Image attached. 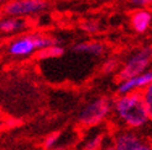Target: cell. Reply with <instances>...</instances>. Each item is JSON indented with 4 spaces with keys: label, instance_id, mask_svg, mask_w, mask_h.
<instances>
[{
    "label": "cell",
    "instance_id": "1",
    "mask_svg": "<svg viewBox=\"0 0 152 150\" xmlns=\"http://www.w3.org/2000/svg\"><path fill=\"white\" fill-rule=\"evenodd\" d=\"M113 112L118 121L127 129H139L150 122L141 92L119 95L113 100Z\"/></svg>",
    "mask_w": 152,
    "mask_h": 150
},
{
    "label": "cell",
    "instance_id": "2",
    "mask_svg": "<svg viewBox=\"0 0 152 150\" xmlns=\"http://www.w3.org/2000/svg\"><path fill=\"white\" fill-rule=\"evenodd\" d=\"M58 40L41 33L24 35L14 40L9 46V53L15 57H27L35 52L58 44Z\"/></svg>",
    "mask_w": 152,
    "mask_h": 150
},
{
    "label": "cell",
    "instance_id": "3",
    "mask_svg": "<svg viewBox=\"0 0 152 150\" xmlns=\"http://www.w3.org/2000/svg\"><path fill=\"white\" fill-rule=\"evenodd\" d=\"M113 112V100L98 97L89 102L78 115V123L84 128H93L103 123Z\"/></svg>",
    "mask_w": 152,
    "mask_h": 150
},
{
    "label": "cell",
    "instance_id": "4",
    "mask_svg": "<svg viewBox=\"0 0 152 150\" xmlns=\"http://www.w3.org/2000/svg\"><path fill=\"white\" fill-rule=\"evenodd\" d=\"M152 62V47H145L136 52L127 59L125 65L119 71V79L126 80L145 73Z\"/></svg>",
    "mask_w": 152,
    "mask_h": 150
},
{
    "label": "cell",
    "instance_id": "5",
    "mask_svg": "<svg viewBox=\"0 0 152 150\" xmlns=\"http://www.w3.org/2000/svg\"><path fill=\"white\" fill-rule=\"evenodd\" d=\"M48 7L46 0H12L4 7V14L10 17H20L41 12Z\"/></svg>",
    "mask_w": 152,
    "mask_h": 150
},
{
    "label": "cell",
    "instance_id": "6",
    "mask_svg": "<svg viewBox=\"0 0 152 150\" xmlns=\"http://www.w3.org/2000/svg\"><path fill=\"white\" fill-rule=\"evenodd\" d=\"M152 82V70H146L137 76L121 80L118 85V94L126 95L131 92H141Z\"/></svg>",
    "mask_w": 152,
    "mask_h": 150
},
{
    "label": "cell",
    "instance_id": "7",
    "mask_svg": "<svg viewBox=\"0 0 152 150\" xmlns=\"http://www.w3.org/2000/svg\"><path fill=\"white\" fill-rule=\"evenodd\" d=\"M152 24V14L147 10L136 11L131 17V25L137 33L146 32Z\"/></svg>",
    "mask_w": 152,
    "mask_h": 150
},
{
    "label": "cell",
    "instance_id": "8",
    "mask_svg": "<svg viewBox=\"0 0 152 150\" xmlns=\"http://www.w3.org/2000/svg\"><path fill=\"white\" fill-rule=\"evenodd\" d=\"M73 50L77 53H84V54H92V56H102L105 52L104 44L99 42H82L77 43L73 47Z\"/></svg>",
    "mask_w": 152,
    "mask_h": 150
},
{
    "label": "cell",
    "instance_id": "9",
    "mask_svg": "<svg viewBox=\"0 0 152 150\" xmlns=\"http://www.w3.org/2000/svg\"><path fill=\"white\" fill-rule=\"evenodd\" d=\"M26 26L25 20L20 17H6L0 20V31L5 33H15L22 31Z\"/></svg>",
    "mask_w": 152,
    "mask_h": 150
},
{
    "label": "cell",
    "instance_id": "10",
    "mask_svg": "<svg viewBox=\"0 0 152 150\" xmlns=\"http://www.w3.org/2000/svg\"><path fill=\"white\" fill-rule=\"evenodd\" d=\"M104 133H96L93 137L88 138L82 146V150H102L104 144Z\"/></svg>",
    "mask_w": 152,
    "mask_h": 150
},
{
    "label": "cell",
    "instance_id": "11",
    "mask_svg": "<svg viewBox=\"0 0 152 150\" xmlns=\"http://www.w3.org/2000/svg\"><path fill=\"white\" fill-rule=\"evenodd\" d=\"M64 53V49L63 47L58 46H52V47H48V48H45L42 50H39L37 53V57L40 59H48V58H55V57H61Z\"/></svg>",
    "mask_w": 152,
    "mask_h": 150
},
{
    "label": "cell",
    "instance_id": "12",
    "mask_svg": "<svg viewBox=\"0 0 152 150\" xmlns=\"http://www.w3.org/2000/svg\"><path fill=\"white\" fill-rule=\"evenodd\" d=\"M141 95H142L143 102H145V106H146V110H147L150 121H152V82L145 90H142Z\"/></svg>",
    "mask_w": 152,
    "mask_h": 150
},
{
    "label": "cell",
    "instance_id": "13",
    "mask_svg": "<svg viewBox=\"0 0 152 150\" xmlns=\"http://www.w3.org/2000/svg\"><path fill=\"white\" fill-rule=\"evenodd\" d=\"M59 138H61V132H53L51 134L45 138L43 140V149L45 150H53L56 146H57V143L59 141Z\"/></svg>",
    "mask_w": 152,
    "mask_h": 150
},
{
    "label": "cell",
    "instance_id": "14",
    "mask_svg": "<svg viewBox=\"0 0 152 150\" xmlns=\"http://www.w3.org/2000/svg\"><path fill=\"white\" fill-rule=\"evenodd\" d=\"M82 28H83V31L87 32V33H95V32L99 31V22L95 21V20L86 21L82 24Z\"/></svg>",
    "mask_w": 152,
    "mask_h": 150
},
{
    "label": "cell",
    "instance_id": "15",
    "mask_svg": "<svg viewBox=\"0 0 152 150\" xmlns=\"http://www.w3.org/2000/svg\"><path fill=\"white\" fill-rule=\"evenodd\" d=\"M118 68H119V61L116 58H111V59H108V61L103 64V73L110 74L113 71H115Z\"/></svg>",
    "mask_w": 152,
    "mask_h": 150
},
{
    "label": "cell",
    "instance_id": "16",
    "mask_svg": "<svg viewBox=\"0 0 152 150\" xmlns=\"http://www.w3.org/2000/svg\"><path fill=\"white\" fill-rule=\"evenodd\" d=\"M132 150H152V143H151V141L143 140L140 145H137V146H136L135 149H132Z\"/></svg>",
    "mask_w": 152,
    "mask_h": 150
},
{
    "label": "cell",
    "instance_id": "17",
    "mask_svg": "<svg viewBox=\"0 0 152 150\" xmlns=\"http://www.w3.org/2000/svg\"><path fill=\"white\" fill-rule=\"evenodd\" d=\"M130 1H131V4H134L136 6H140V7L152 5V0H130Z\"/></svg>",
    "mask_w": 152,
    "mask_h": 150
},
{
    "label": "cell",
    "instance_id": "18",
    "mask_svg": "<svg viewBox=\"0 0 152 150\" xmlns=\"http://www.w3.org/2000/svg\"><path fill=\"white\" fill-rule=\"evenodd\" d=\"M102 150H116L115 148H114L113 145H108V146H105V148H103Z\"/></svg>",
    "mask_w": 152,
    "mask_h": 150
},
{
    "label": "cell",
    "instance_id": "19",
    "mask_svg": "<svg viewBox=\"0 0 152 150\" xmlns=\"http://www.w3.org/2000/svg\"><path fill=\"white\" fill-rule=\"evenodd\" d=\"M53 150H68V149H67V148H64V146H56Z\"/></svg>",
    "mask_w": 152,
    "mask_h": 150
},
{
    "label": "cell",
    "instance_id": "20",
    "mask_svg": "<svg viewBox=\"0 0 152 150\" xmlns=\"http://www.w3.org/2000/svg\"><path fill=\"white\" fill-rule=\"evenodd\" d=\"M1 121H3V112L0 111V122H1Z\"/></svg>",
    "mask_w": 152,
    "mask_h": 150
},
{
    "label": "cell",
    "instance_id": "21",
    "mask_svg": "<svg viewBox=\"0 0 152 150\" xmlns=\"http://www.w3.org/2000/svg\"><path fill=\"white\" fill-rule=\"evenodd\" d=\"M6 1V0H0V4H1V3H5Z\"/></svg>",
    "mask_w": 152,
    "mask_h": 150
}]
</instances>
